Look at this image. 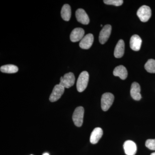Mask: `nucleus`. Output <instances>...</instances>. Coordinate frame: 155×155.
<instances>
[{
	"instance_id": "nucleus-1",
	"label": "nucleus",
	"mask_w": 155,
	"mask_h": 155,
	"mask_svg": "<svg viewBox=\"0 0 155 155\" xmlns=\"http://www.w3.org/2000/svg\"><path fill=\"white\" fill-rule=\"evenodd\" d=\"M89 75L87 71H83L81 73L77 81V89L79 92L85 90L88 84Z\"/></svg>"
},
{
	"instance_id": "nucleus-2",
	"label": "nucleus",
	"mask_w": 155,
	"mask_h": 155,
	"mask_svg": "<svg viewBox=\"0 0 155 155\" xmlns=\"http://www.w3.org/2000/svg\"><path fill=\"white\" fill-rule=\"evenodd\" d=\"M114 100V95L110 93H106L102 96L101 108L103 111H107L113 104Z\"/></svg>"
},
{
	"instance_id": "nucleus-3",
	"label": "nucleus",
	"mask_w": 155,
	"mask_h": 155,
	"mask_svg": "<svg viewBox=\"0 0 155 155\" xmlns=\"http://www.w3.org/2000/svg\"><path fill=\"white\" fill-rule=\"evenodd\" d=\"M141 22H147L151 17V10L149 6L143 5L141 6L137 13Z\"/></svg>"
},
{
	"instance_id": "nucleus-4",
	"label": "nucleus",
	"mask_w": 155,
	"mask_h": 155,
	"mask_svg": "<svg viewBox=\"0 0 155 155\" xmlns=\"http://www.w3.org/2000/svg\"><path fill=\"white\" fill-rule=\"evenodd\" d=\"M60 82L59 84L64 88H69L73 86L75 82V77L74 74L72 72L66 73L63 77L60 78Z\"/></svg>"
},
{
	"instance_id": "nucleus-5",
	"label": "nucleus",
	"mask_w": 155,
	"mask_h": 155,
	"mask_svg": "<svg viewBox=\"0 0 155 155\" xmlns=\"http://www.w3.org/2000/svg\"><path fill=\"white\" fill-rule=\"evenodd\" d=\"M84 109L83 107H78L75 109L73 115L72 120L74 124L77 127L82 126L83 122Z\"/></svg>"
},
{
	"instance_id": "nucleus-6",
	"label": "nucleus",
	"mask_w": 155,
	"mask_h": 155,
	"mask_svg": "<svg viewBox=\"0 0 155 155\" xmlns=\"http://www.w3.org/2000/svg\"><path fill=\"white\" fill-rule=\"evenodd\" d=\"M65 88L60 84H57L53 89L50 95L49 100L51 102L57 101L64 93Z\"/></svg>"
},
{
	"instance_id": "nucleus-7",
	"label": "nucleus",
	"mask_w": 155,
	"mask_h": 155,
	"mask_svg": "<svg viewBox=\"0 0 155 155\" xmlns=\"http://www.w3.org/2000/svg\"><path fill=\"white\" fill-rule=\"evenodd\" d=\"M112 31V27L111 25H107L104 26L101 31L99 37L100 42L101 44H104L107 41Z\"/></svg>"
},
{
	"instance_id": "nucleus-8",
	"label": "nucleus",
	"mask_w": 155,
	"mask_h": 155,
	"mask_svg": "<svg viewBox=\"0 0 155 155\" xmlns=\"http://www.w3.org/2000/svg\"><path fill=\"white\" fill-rule=\"evenodd\" d=\"M94 40V35L92 34L86 35L81 41L79 43V46L83 49H88L92 45Z\"/></svg>"
},
{
	"instance_id": "nucleus-9",
	"label": "nucleus",
	"mask_w": 155,
	"mask_h": 155,
	"mask_svg": "<svg viewBox=\"0 0 155 155\" xmlns=\"http://www.w3.org/2000/svg\"><path fill=\"white\" fill-rule=\"evenodd\" d=\"M76 19L78 22L84 25H87L90 22L89 18L86 12L83 9H78L75 12Z\"/></svg>"
},
{
	"instance_id": "nucleus-10",
	"label": "nucleus",
	"mask_w": 155,
	"mask_h": 155,
	"mask_svg": "<svg viewBox=\"0 0 155 155\" xmlns=\"http://www.w3.org/2000/svg\"><path fill=\"white\" fill-rule=\"evenodd\" d=\"M125 153L127 155H135L137 150L136 144L131 140H127L123 145Z\"/></svg>"
},
{
	"instance_id": "nucleus-11",
	"label": "nucleus",
	"mask_w": 155,
	"mask_h": 155,
	"mask_svg": "<svg viewBox=\"0 0 155 155\" xmlns=\"http://www.w3.org/2000/svg\"><path fill=\"white\" fill-rule=\"evenodd\" d=\"M84 31L83 28H74L71 32L70 38L73 42L81 41L84 37Z\"/></svg>"
},
{
	"instance_id": "nucleus-12",
	"label": "nucleus",
	"mask_w": 155,
	"mask_h": 155,
	"mask_svg": "<svg viewBox=\"0 0 155 155\" xmlns=\"http://www.w3.org/2000/svg\"><path fill=\"white\" fill-rule=\"evenodd\" d=\"M140 87L139 84L136 82H133L130 88V95L132 98L135 101H140L142 97L140 94Z\"/></svg>"
},
{
	"instance_id": "nucleus-13",
	"label": "nucleus",
	"mask_w": 155,
	"mask_h": 155,
	"mask_svg": "<svg viewBox=\"0 0 155 155\" xmlns=\"http://www.w3.org/2000/svg\"><path fill=\"white\" fill-rule=\"evenodd\" d=\"M103 134V131L101 127L94 128L91 132L90 136V142L92 144H96L101 138Z\"/></svg>"
},
{
	"instance_id": "nucleus-14",
	"label": "nucleus",
	"mask_w": 155,
	"mask_h": 155,
	"mask_svg": "<svg viewBox=\"0 0 155 155\" xmlns=\"http://www.w3.org/2000/svg\"><path fill=\"white\" fill-rule=\"evenodd\" d=\"M142 44V40L140 37L137 35H134L131 37L130 41V48L134 51L140 50Z\"/></svg>"
},
{
	"instance_id": "nucleus-15",
	"label": "nucleus",
	"mask_w": 155,
	"mask_h": 155,
	"mask_svg": "<svg viewBox=\"0 0 155 155\" xmlns=\"http://www.w3.org/2000/svg\"><path fill=\"white\" fill-rule=\"evenodd\" d=\"M125 52V43L123 40H119L114 50V56L117 58H121Z\"/></svg>"
},
{
	"instance_id": "nucleus-16",
	"label": "nucleus",
	"mask_w": 155,
	"mask_h": 155,
	"mask_svg": "<svg viewBox=\"0 0 155 155\" xmlns=\"http://www.w3.org/2000/svg\"><path fill=\"white\" fill-rule=\"evenodd\" d=\"M113 73L114 76H118L122 80L126 79L127 76V69L124 66L122 65L116 67L114 69Z\"/></svg>"
},
{
	"instance_id": "nucleus-17",
	"label": "nucleus",
	"mask_w": 155,
	"mask_h": 155,
	"mask_svg": "<svg viewBox=\"0 0 155 155\" xmlns=\"http://www.w3.org/2000/svg\"><path fill=\"white\" fill-rule=\"evenodd\" d=\"M61 15L62 19L66 21L70 20L71 17V7L68 4H65L62 7L61 11Z\"/></svg>"
},
{
	"instance_id": "nucleus-18",
	"label": "nucleus",
	"mask_w": 155,
	"mask_h": 155,
	"mask_svg": "<svg viewBox=\"0 0 155 155\" xmlns=\"http://www.w3.org/2000/svg\"><path fill=\"white\" fill-rule=\"evenodd\" d=\"M18 67L12 64L4 65L2 66L0 68L1 72L6 73H15L18 71Z\"/></svg>"
},
{
	"instance_id": "nucleus-19",
	"label": "nucleus",
	"mask_w": 155,
	"mask_h": 155,
	"mask_svg": "<svg viewBox=\"0 0 155 155\" xmlns=\"http://www.w3.org/2000/svg\"><path fill=\"white\" fill-rule=\"evenodd\" d=\"M145 69L147 72L151 73H155V60L150 59L146 63Z\"/></svg>"
},
{
	"instance_id": "nucleus-20",
	"label": "nucleus",
	"mask_w": 155,
	"mask_h": 155,
	"mask_svg": "<svg viewBox=\"0 0 155 155\" xmlns=\"http://www.w3.org/2000/svg\"><path fill=\"white\" fill-rule=\"evenodd\" d=\"M104 2L106 5L116 6L122 5L123 3L122 0H104Z\"/></svg>"
},
{
	"instance_id": "nucleus-21",
	"label": "nucleus",
	"mask_w": 155,
	"mask_h": 155,
	"mask_svg": "<svg viewBox=\"0 0 155 155\" xmlns=\"http://www.w3.org/2000/svg\"><path fill=\"white\" fill-rule=\"evenodd\" d=\"M145 145L149 149L155 150V139L147 140L146 142Z\"/></svg>"
},
{
	"instance_id": "nucleus-22",
	"label": "nucleus",
	"mask_w": 155,
	"mask_h": 155,
	"mask_svg": "<svg viewBox=\"0 0 155 155\" xmlns=\"http://www.w3.org/2000/svg\"><path fill=\"white\" fill-rule=\"evenodd\" d=\"M43 155H49L48 153H45Z\"/></svg>"
},
{
	"instance_id": "nucleus-23",
	"label": "nucleus",
	"mask_w": 155,
	"mask_h": 155,
	"mask_svg": "<svg viewBox=\"0 0 155 155\" xmlns=\"http://www.w3.org/2000/svg\"><path fill=\"white\" fill-rule=\"evenodd\" d=\"M150 155H155V152L152 153Z\"/></svg>"
},
{
	"instance_id": "nucleus-24",
	"label": "nucleus",
	"mask_w": 155,
	"mask_h": 155,
	"mask_svg": "<svg viewBox=\"0 0 155 155\" xmlns=\"http://www.w3.org/2000/svg\"><path fill=\"white\" fill-rule=\"evenodd\" d=\"M102 26H103L102 25H101V27H102Z\"/></svg>"
},
{
	"instance_id": "nucleus-25",
	"label": "nucleus",
	"mask_w": 155,
	"mask_h": 155,
	"mask_svg": "<svg viewBox=\"0 0 155 155\" xmlns=\"http://www.w3.org/2000/svg\"></svg>"
}]
</instances>
